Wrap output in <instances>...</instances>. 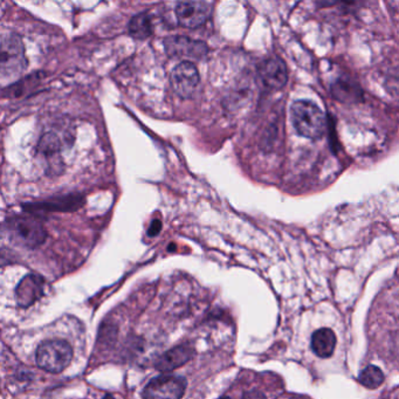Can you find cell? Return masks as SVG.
Listing matches in <instances>:
<instances>
[{
	"label": "cell",
	"instance_id": "6da1fadb",
	"mask_svg": "<svg viewBox=\"0 0 399 399\" xmlns=\"http://www.w3.org/2000/svg\"><path fill=\"white\" fill-rule=\"evenodd\" d=\"M3 230L14 245L27 250L39 248L48 235L39 218L30 213L9 218L4 223Z\"/></svg>",
	"mask_w": 399,
	"mask_h": 399
},
{
	"label": "cell",
	"instance_id": "7a4b0ae2",
	"mask_svg": "<svg viewBox=\"0 0 399 399\" xmlns=\"http://www.w3.org/2000/svg\"><path fill=\"white\" fill-rule=\"evenodd\" d=\"M292 122L297 134L310 139H320L326 130V119L320 107L300 100L292 106Z\"/></svg>",
	"mask_w": 399,
	"mask_h": 399
},
{
	"label": "cell",
	"instance_id": "3957f363",
	"mask_svg": "<svg viewBox=\"0 0 399 399\" xmlns=\"http://www.w3.org/2000/svg\"><path fill=\"white\" fill-rule=\"evenodd\" d=\"M36 364L47 373H60L73 360V348L65 340L45 341L38 346Z\"/></svg>",
	"mask_w": 399,
	"mask_h": 399
},
{
	"label": "cell",
	"instance_id": "277c9868",
	"mask_svg": "<svg viewBox=\"0 0 399 399\" xmlns=\"http://www.w3.org/2000/svg\"><path fill=\"white\" fill-rule=\"evenodd\" d=\"M28 60L25 45L18 34L10 33L0 39V74L19 75L26 70Z\"/></svg>",
	"mask_w": 399,
	"mask_h": 399
},
{
	"label": "cell",
	"instance_id": "5b68a950",
	"mask_svg": "<svg viewBox=\"0 0 399 399\" xmlns=\"http://www.w3.org/2000/svg\"><path fill=\"white\" fill-rule=\"evenodd\" d=\"M188 388L184 377L162 375L155 377L145 386L143 399H181Z\"/></svg>",
	"mask_w": 399,
	"mask_h": 399
},
{
	"label": "cell",
	"instance_id": "8992f818",
	"mask_svg": "<svg viewBox=\"0 0 399 399\" xmlns=\"http://www.w3.org/2000/svg\"><path fill=\"white\" fill-rule=\"evenodd\" d=\"M83 204H85L83 196L70 193V195L59 196L45 201H31L23 204V208L27 213L38 217L39 215L56 213V212L58 213L74 212L83 208Z\"/></svg>",
	"mask_w": 399,
	"mask_h": 399
},
{
	"label": "cell",
	"instance_id": "52a82bcc",
	"mask_svg": "<svg viewBox=\"0 0 399 399\" xmlns=\"http://www.w3.org/2000/svg\"><path fill=\"white\" fill-rule=\"evenodd\" d=\"M164 47L168 55L179 59L201 60L208 50L206 43L188 39L186 36H169L164 40Z\"/></svg>",
	"mask_w": 399,
	"mask_h": 399
},
{
	"label": "cell",
	"instance_id": "ba28073f",
	"mask_svg": "<svg viewBox=\"0 0 399 399\" xmlns=\"http://www.w3.org/2000/svg\"><path fill=\"white\" fill-rule=\"evenodd\" d=\"M199 80L198 70L191 61H183L172 70V87L181 99H188L193 95L198 87Z\"/></svg>",
	"mask_w": 399,
	"mask_h": 399
},
{
	"label": "cell",
	"instance_id": "9c48e42d",
	"mask_svg": "<svg viewBox=\"0 0 399 399\" xmlns=\"http://www.w3.org/2000/svg\"><path fill=\"white\" fill-rule=\"evenodd\" d=\"M211 12V4L205 1H181L176 6V16L179 23L188 28H197L204 25Z\"/></svg>",
	"mask_w": 399,
	"mask_h": 399
},
{
	"label": "cell",
	"instance_id": "30bf717a",
	"mask_svg": "<svg viewBox=\"0 0 399 399\" xmlns=\"http://www.w3.org/2000/svg\"><path fill=\"white\" fill-rule=\"evenodd\" d=\"M259 79L270 90H281L287 83V68L280 58H270L257 68Z\"/></svg>",
	"mask_w": 399,
	"mask_h": 399
},
{
	"label": "cell",
	"instance_id": "8fae6325",
	"mask_svg": "<svg viewBox=\"0 0 399 399\" xmlns=\"http://www.w3.org/2000/svg\"><path fill=\"white\" fill-rule=\"evenodd\" d=\"M45 280L36 274H28L23 277L16 288V301L19 307L27 308L36 304L43 297Z\"/></svg>",
	"mask_w": 399,
	"mask_h": 399
},
{
	"label": "cell",
	"instance_id": "7c38bea8",
	"mask_svg": "<svg viewBox=\"0 0 399 399\" xmlns=\"http://www.w3.org/2000/svg\"><path fill=\"white\" fill-rule=\"evenodd\" d=\"M193 355L195 349L191 344H179L159 356L156 361L155 368L161 373H170L190 362Z\"/></svg>",
	"mask_w": 399,
	"mask_h": 399
},
{
	"label": "cell",
	"instance_id": "4fadbf2b",
	"mask_svg": "<svg viewBox=\"0 0 399 399\" xmlns=\"http://www.w3.org/2000/svg\"><path fill=\"white\" fill-rule=\"evenodd\" d=\"M43 78H45L43 73H33L17 83H12L11 86L4 88L1 90V96L5 99H21L23 96L28 95L31 92H33L36 87H39Z\"/></svg>",
	"mask_w": 399,
	"mask_h": 399
},
{
	"label": "cell",
	"instance_id": "5bb4252c",
	"mask_svg": "<svg viewBox=\"0 0 399 399\" xmlns=\"http://www.w3.org/2000/svg\"><path fill=\"white\" fill-rule=\"evenodd\" d=\"M336 335L329 328H321L312 336V349L320 358H329L336 348Z\"/></svg>",
	"mask_w": 399,
	"mask_h": 399
},
{
	"label": "cell",
	"instance_id": "9a60e30c",
	"mask_svg": "<svg viewBox=\"0 0 399 399\" xmlns=\"http://www.w3.org/2000/svg\"><path fill=\"white\" fill-rule=\"evenodd\" d=\"M60 151H61V142L59 136L55 132H46L41 136L38 143V152L45 157L48 162L60 161Z\"/></svg>",
	"mask_w": 399,
	"mask_h": 399
},
{
	"label": "cell",
	"instance_id": "2e32d148",
	"mask_svg": "<svg viewBox=\"0 0 399 399\" xmlns=\"http://www.w3.org/2000/svg\"><path fill=\"white\" fill-rule=\"evenodd\" d=\"M128 31L135 39H147L152 34L151 18L147 12L136 14L129 21Z\"/></svg>",
	"mask_w": 399,
	"mask_h": 399
},
{
	"label": "cell",
	"instance_id": "e0dca14e",
	"mask_svg": "<svg viewBox=\"0 0 399 399\" xmlns=\"http://www.w3.org/2000/svg\"><path fill=\"white\" fill-rule=\"evenodd\" d=\"M385 380V376L383 373L382 370L378 366H366V369L363 370L362 373L358 376V382L363 386H366V389L376 390L382 385Z\"/></svg>",
	"mask_w": 399,
	"mask_h": 399
},
{
	"label": "cell",
	"instance_id": "ac0fdd59",
	"mask_svg": "<svg viewBox=\"0 0 399 399\" xmlns=\"http://www.w3.org/2000/svg\"><path fill=\"white\" fill-rule=\"evenodd\" d=\"M241 399H267V397L259 390H251V391L245 393Z\"/></svg>",
	"mask_w": 399,
	"mask_h": 399
},
{
	"label": "cell",
	"instance_id": "d6986e66",
	"mask_svg": "<svg viewBox=\"0 0 399 399\" xmlns=\"http://www.w3.org/2000/svg\"><path fill=\"white\" fill-rule=\"evenodd\" d=\"M161 228H162V223H161V221L157 220V219L152 221L151 225H150V228H149V237H155V235H159V231H161Z\"/></svg>",
	"mask_w": 399,
	"mask_h": 399
},
{
	"label": "cell",
	"instance_id": "ffe728a7",
	"mask_svg": "<svg viewBox=\"0 0 399 399\" xmlns=\"http://www.w3.org/2000/svg\"><path fill=\"white\" fill-rule=\"evenodd\" d=\"M103 399H115V398H114V397H112V395H107V396L105 397V398Z\"/></svg>",
	"mask_w": 399,
	"mask_h": 399
},
{
	"label": "cell",
	"instance_id": "44dd1931",
	"mask_svg": "<svg viewBox=\"0 0 399 399\" xmlns=\"http://www.w3.org/2000/svg\"><path fill=\"white\" fill-rule=\"evenodd\" d=\"M219 399H231V398H230V397H228V396H223V397H220V398H219Z\"/></svg>",
	"mask_w": 399,
	"mask_h": 399
},
{
	"label": "cell",
	"instance_id": "7402d4cb",
	"mask_svg": "<svg viewBox=\"0 0 399 399\" xmlns=\"http://www.w3.org/2000/svg\"><path fill=\"white\" fill-rule=\"evenodd\" d=\"M383 399H391V397H388V398H383Z\"/></svg>",
	"mask_w": 399,
	"mask_h": 399
}]
</instances>
